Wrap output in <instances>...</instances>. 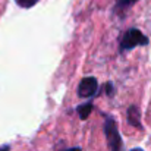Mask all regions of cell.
I'll return each instance as SVG.
<instances>
[{
    "instance_id": "6da1fadb",
    "label": "cell",
    "mask_w": 151,
    "mask_h": 151,
    "mask_svg": "<svg viewBox=\"0 0 151 151\" xmlns=\"http://www.w3.org/2000/svg\"><path fill=\"white\" fill-rule=\"evenodd\" d=\"M148 43H150L148 37L144 35L138 28H129L123 34V37L119 43V50L120 53H125V51L134 50L135 47H139V46H147Z\"/></svg>"
},
{
    "instance_id": "7a4b0ae2",
    "label": "cell",
    "mask_w": 151,
    "mask_h": 151,
    "mask_svg": "<svg viewBox=\"0 0 151 151\" xmlns=\"http://www.w3.org/2000/svg\"><path fill=\"white\" fill-rule=\"evenodd\" d=\"M104 134L107 139V145L110 151H122L123 148V141L120 137V132L117 129V125L111 116H106L104 122Z\"/></svg>"
},
{
    "instance_id": "3957f363",
    "label": "cell",
    "mask_w": 151,
    "mask_h": 151,
    "mask_svg": "<svg viewBox=\"0 0 151 151\" xmlns=\"http://www.w3.org/2000/svg\"><path fill=\"white\" fill-rule=\"evenodd\" d=\"M99 90V81L94 76H85L81 79L78 85V96L81 99H93L97 94Z\"/></svg>"
},
{
    "instance_id": "277c9868",
    "label": "cell",
    "mask_w": 151,
    "mask_h": 151,
    "mask_svg": "<svg viewBox=\"0 0 151 151\" xmlns=\"http://www.w3.org/2000/svg\"><path fill=\"white\" fill-rule=\"evenodd\" d=\"M126 119H128V123L132 125L134 128H138V129L142 128V125H141V113H139V109L137 106H131L128 109Z\"/></svg>"
},
{
    "instance_id": "5b68a950",
    "label": "cell",
    "mask_w": 151,
    "mask_h": 151,
    "mask_svg": "<svg viewBox=\"0 0 151 151\" xmlns=\"http://www.w3.org/2000/svg\"><path fill=\"white\" fill-rule=\"evenodd\" d=\"M93 109H94V104L91 101H87V103H82L76 107V113H78L81 120H87L90 117V114L93 113Z\"/></svg>"
},
{
    "instance_id": "8992f818",
    "label": "cell",
    "mask_w": 151,
    "mask_h": 151,
    "mask_svg": "<svg viewBox=\"0 0 151 151\" xmlns=\"http://www.w3.org/2000/svg\"><path fill=\"white\" fill-rule=\"evenodd\" d=\"M137 1H138V0H116L113 10H114L116 13H119V15H123L128 9L132 7Z\"/></svg>"
},
{
    "instance_id": "52a82bcc",
    "label": "cell",
    "mask_w": 151,
    "mask_h": 151,
    "mask_svg": "<svg viewBox=\"0 0 151 151\" xmlns=\"http://www.w3.org/2000/svg\"><path fill=\"white\" fill-rule=\"evenodd\" d=\"M40 0H15V3L22 7V9H31L32 6H35Z\"/></svg>"
},
{
    "instance_id": "ba28073f",
    "label": "cell",
    "mask_w": 151,
    "mask_h": 151,
    "mask_svg": "<svg viewBox=\"0 0 151 151\" xmlns=\"http://www.w3.org/2000/svg\"><path fill=\"white\" fill-rule=\"evenodd\" d=\"M114 87H113V82H107L106 84V94L109 96V97H113L114 96Z\"/></svg>"
},
{
    "instance_id": "9c48e42d",
    "label": "cell",
    "mask_w": 151,
    "mask_h": 151,
    "mask_svg": "<svg viewBox=\"0 0 151 151\" xmlns=\"http://www.w3.org/2000/svg\"><path fill=\"white\" fill-rule=\"evenodd\" d=\"M62 151H82L81 147H73V148H66V150H62Z\"/></svg>"
},
{
    "instance_id": "30bf717a",
    "label": "cell",
    "mask_w": 151,
    "mask_h": 151,
    "mask_svg": "<svg viewBox=\"0 0 151 151\" xmlns=\"http://www.w3.org/2000/svg\"><path fill=\"white\" fill-rule=\"evenodd\" d=\"M0 151H10V145H0Z\"/></svg>"
},
{
    "instance_id": "8fae6325",
    "label": "cell",
    "mask_w": 151,
    "mask_h": 151,
    "mask_svg": "<svg viewBox=\"0 0 151 151\" xmlns=\"http://www.w3.org/2000/svg\"><path fill=\"white\" fill-rule=\"evenodd\" d=\"M131 151H144L142 148H134V150H131Z\"/></svg>"
}]
</instances>
